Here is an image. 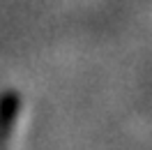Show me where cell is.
<instances>
[{
	"instance_id": "6da1fadb",
	"label": "cell",
	"mask_w": 152,
	"mask_h": 150,
	"mask_svg": "<svg viewBox=\"0 0 152 150\" xmlns=\"http://www.w3.org/2000/svg\"><path fill=\"white\" fill-rule=\"evenodd\" d=\"M19 122V102L16 99H5L0 104V150L12 148V136Z\"/></svg>"
}]
</instances>
